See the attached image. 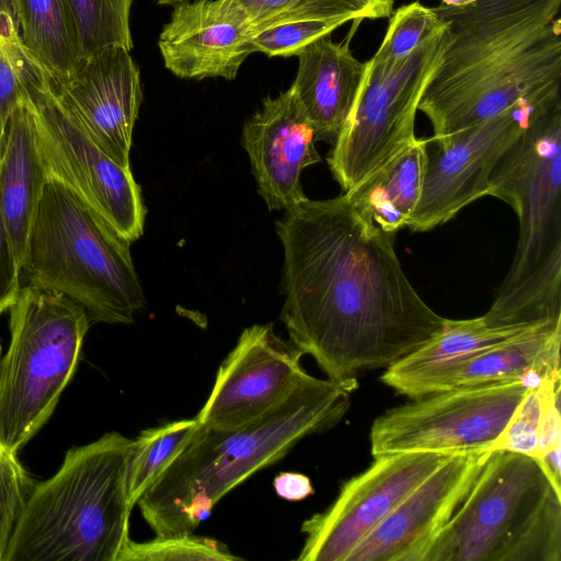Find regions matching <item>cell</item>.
Returning <instances> with one entry per match:
<instances>
[{
  "instance_id": "cell-41",
  "label": "cell",
  "mask_w": 561,
  "mask_h": 561,
  "mask_svg": "<svg viewBox=\"0 0 561 561\" xmlns=\"http://www.w3.org/2000/svg\"><path fill=\"white\" fill-rule=\"evenodd\" d=\"M1 358H2V347H1V343H0V362H1Z\"/></svg>"
},
{
  "instance_id": "cell-12",
  "label": "cell",
  "mask_w": 561,
  "mask_h": 561,
  "mask_svg": "<svg viewBox=\"0 0 561 561\" xmlns=\"http://www.w3.org/2000/svg\"><path fill=\"white\" fill-rule=\"evenodd\" d=\"M449 456L392 454L374 458L345 481L334 502L301 525L297 561H346L352 551Z\"/></svg>"
},
{
  "instance_id": "cell-27",
  "label": "cell",
  "mask_w": 561,
  "mask_h": 561,
  "mask_svg": "<svg viewBox=\"0 0 561 561\" xmlns=\"http://www.w3.org/2000/svg\"><path fill=\"white\" fill-rule=\"evenodd\" d=\"M199 425L196 417L176 420L144 430L134 438L128 469L129 499L133 506L185 448Z\"/></svg>"
},
{
  "instance_id": "cell-5",
  "label": "cell",
  "mask_w": 561,
  "mask_h": 561,
  "mask_svg": "<svg viewBox=\"0 0 561 561\" xmlns=\"http://www.w3.org/2000/svg\"><path fill=\"white\" fill-rule=\"evenodd\" d=\"M129 247V241L47 170L21 276L26 285L80 304L90 323L129 324L146 305Z\"/></svg>"
},
{
  "instance_id": "cell-22",
  "label": "cell",
  "mask_w": 561,
  "mask_h": 561,
  "mask_svg": "<svg viewBox=\"0 0 561 561\" xmlns=\"http://www.w3.org/2000/svg\"><path fill=\"white\" fill-rule=\"evenodd\" d=\"M428 139L415 138L352 190L344 192L354 207L385 232L407 227L420 199Z\"/></svg>"
},
{
  "instance_id": "cell-32",
  "label": "cell",
  "mask_w": 561,
  "mask_h": 561,
  "mask_svg": "<svg viewBox=\"0 0 561 561\" xmlns=\"http://www.w3.org/2000/svg\"><path fill=\"white\" fill-rule=\"evenodd\" d=\"M347 21L337 20H300L276 24L252 36L255 53L268 57L297 56L311 42L331 34Z\"/></svg>"
},
{
  "instance_id": "cell-3",
  "label": "cell",
  "mask_w": 561,
  "mask_h": 561,
  "mask_svg": "<svg viewBox=\"0 0 561 561\" xmlns=\"http://www.w3.org/2000/svg\"><path fill=\"white\" fill-rule=\"evenodd\" d=\"M350 391L307 373L293 391L243 424H202L185 448L139 497L156 536L192 534L232 489L284 458L305 437L334 427L351 407Z\"/></svg>"
},
{
  "instance_id": "cell-9",
  "label": "cell",
  "mask_w": 561,
  "mask_h": 561,
  "mask_svg": "<svg viewBox=\"0 0 561 561\" xmlns=\"http://www.w3.org/2000/svg\"><path fill=\"white\" fill-rule=\"evenodd\" d=\"M488 195L510 204L519 219L517 247L501 294L561 244V96L537 105L493 169Z\"/></svg>"
},
{
  "instance_id": "cell-11",
  "label": "cell",
  "mask_w": 561,
  "mask_h": 561,
  "mask_svg": "<svg viewBox=\"0 0 561 561\" xmlns=\"http://www.w3.org/2000/svg\"><path fill=\"white\" fill-rule=\"evenodd\" d=\"M47 170L129 242L144 233L146 208L130 168L114 162L60 101L55 79L24 88Z\"/></svg>"
},
{
  "instance_id": "cell-40",
  "label": "cell",
  "mask_w": 561,
  "mask_h": 561,
  "mask_svg": "<svg viewBox=\"0 0 561 561\" xmlns=\"http://www.w3.org/2000/svg\"><path fill=\"white\" fill-rule=\"evenodd\" d=\"M156 1H157V3L162 4V5H175L185 0H156Z\"/></svg>"
},
{
  "instance_id": "cell-29",
  "label": "cell",
  "mask_w": 561,
  "mask_h": 561,
  "mask_svg": "<svg viewBox=\"0 0 561 561\" xmlns=\"http://www.w3.org/2000/svg\"><path fill=\"white\" fill-rule=\"evenodd\" d=\"M226 543L192 534L156 536L142 542L130 537L117 561H240Z\"/></svg>"
},
{
  "instance_id": "cell-38",
  "label": "cell",
  "mask_w": 561,
  "mask_h": 561,
  "mask_svg": "<svg viewBox=\"0 0 561 561\" xmlns=\"http://www.w3.org/2000/svg\"><path fill=\"white\" fill-rule=\"evenodd\" d=\"M477 0H442L440 4L444 5H465L471 2H474Z\"/></svg>"
},
{
  "instance_id": "cell-19",
  "label": "cell",
  "mask_w": 561,
  "mask_h": 561,
  "mask_svg": "<svg viewBox=\"0 0 561 561\" xmlns=\"http://www.w3.org/2000/svg\"><path fill=\"white\" fill-rule=\"evenodd\" d=\"M358 22L354 20L344 42L335 43L328 34L297 55L298 70L290 89L313 125L318 140H335L363 83L367 61H359L350 48Z\"/></svg>"
},
{
  "instance_id": "cell-2",
  "label": "cell",
  "mask_w": 561,
  "mask_h": 561,
  "mask_svg": "<svg viewBox=\"0 0 561 561\" xmlns=\"http://www.w3.org/2000/svg\"><path fill=\"white\" fill-rule=\"evenodd\" d=\"M445 23L439 62L419 104L436 139L523 102L561 95V0L432 7Z\"/></svg>"
},
{
  "instance_id": "cell-18",
  "label": "cell",
  "mask_w": 561,
  "mask_h": 561,
  "mask_svg": "<svg viewBox=\"0 0 561 561\" xmlns=\"http://www.w3.org/2000/svg\"><path fill=\"white\" fill-rule=\"evenodd\" d=\"M252 36L248 21L228 0H185L174 5L158 46L176 77L233 80L255 53Z\"/></svg>"
},
{
  "instance_id": "cell-26",
  "label": "cell",
  "mask_w": 561,
  "mask_h": 561,
  "mask_svg": "<svg viewBox=\"0 0 561 561\" xmlns=\"http://www.w3.org/2000/svg\"><path fill=\"white\" fill-rule=\"evenodd\" d=\"M248 21L252 34L300 20H378L390 18L394 0H228Z\"/></svg>"
},
{
  "instance_id": "cell-13",
  "label": "cell",
  "mask_w": 561,
  "mask_h": 561,
  "mask_svg": "<svg viewBox=\"0 0 561 561\" xmlns=\"http://www.w3.org/2000/svg\"><path fill=\"white\" fill-rule=\"evenodd\" d=\"M547 100L523 101L432 141L435 149L428 153L420 199L407 227L419 232L432 230L488 196L489 179L500 158L525 129L537 105Z\"/></svg>"
},
{
  "instance_id": "cell-35",
  "label": "cell",
  "mask_w": 561,
  "mask_h": 561,
  "mask_svg": "<svg viewBox=\"0 0 561 561\" xmlns=\"http://www.w3.org/2000/svg\"><path fill=\"white\" fill-rule=\"evenodd\" d=\"M21 264L0 211V313L10 309L21 290Z\"/></svg>"
},
{
  "instance_id": "cell-20",
  "label": "cell",
  "mask_w": 561,
  "mask_h": 561,
  "mask_svg": "<svg viewBox=\"0 0 561 561\" xmlns=\"http://www.w3.org/2000/svg\"><path fill=\"white\" fill-rule=\"evenodd\" d=\"M561 324L523 332L458 360L424 380L410 399L514 381L540 382L560 370Z\"/></svg>"
},
{
  "instance_id": "cell-25",
  "label": "cell",
  "mask_w": 561,
  "mask_h": 561,
  "mask_svg": "<svg viewBox=\"0 0 561 561\" xmlns=\"http://www.w3.org/2000/svg\"><path fill=\"white\" fill-rule=\"evenodd\" d=\"M23 43L57 81L80 66L76 28L67 0H14Z\"/></svg>"
},
{
  "instance_id": "cell-34",
  "label": "cell",
  "mask_w": 561,
  "mask_h": 561,
  "mask_svg": "<svg viewBox=\"0 0 561 561\" xmlns=\"http://www.w3.org/2000/svg\"><path fill=\"white\" fill-rule=\"evenodd\" d=\"M0 48L11 60L20 80L38 62L23 43L14 0H0Z\"/></svg>"
},
{
  "instance_id": "cell-1",
  "label": "cell",
  "mask_w": 561,
  "mask_h": 561,
  "mask_svg": "<svg viewBox=\"0 0 561 561\" xmlns=\"http://www.w3.org/2000/svg\"><path fill=\"white\" fill-rule=\"evenodd\" d=\"M284 251L279 319L328 379L352 392L357 376L388 368L437 334L446 318L419 295L394 234L345 193L305 198L276 221Z\"/></svg>"
},
{
  "instance_id": "cell-17",
  "label": "cell",
  "mask_w": 561,
  "mask_h": 561,
  "mask_svg": "<svg viewBox=\"0 0 561 561\" xmlns=\"http://www.w3.org/2000/svg\"><path fill=\"white\" fill-rule=\"evenodd\" d=\"M316 130L289 88L266 98L243 125L247 151L257 193L271 210H287L306 198L300 174L321 161Z\"/></svg>"
},
{
  "instance_id": "cell-31",
  "label": "cell",
  "mask_w": 561,
  "mask_h": 561,
  "mask_svg": "<svg viewBox=\"0 0 561 561\" xmlns=\"http://www.w3.org/2000/svg\"><path fill=\"white\" fill-rule=\"evenodd\" d=\"M559 377L560 370L529 387L490 450L504 449L536 457L543 426L547 394L552 382Z\"/></svg>"
},
{
  "instance_id": "cell-15",
  "label": "cell",
  "mask_w": 561,
  "mask_h": 561,
  "mask_svg": "<svg viewBox=\"0 0 561 561\" xmlns=\"http://www.w3.org/2000/svg\"><path fill=\"white\" fill-rule=\"evenodd\" d=\"M490 451L449 456L352 551L346 561H423L468 495Z\"/></svg>"
},
{
  "instance_id": "cell-6",
  "label": "cell",
  "mask_w": 561,
  "mask_h": 561,
  "mask_svg": "<svg viewBox=\"0 0 561 561\" xmlns=\"http://www.w3.org/2000/svg\"><path fill=\"white\" fill-rule=\"evenodd\" d=\"M423 561H561V492L535 458L490 450Z\"/></svg>"
},
{
  "instance_id": "cell-21",
  "label": "cell",
  "mask_w": 561,
  "mask_h": 561,
  "mask_svg": "<svg viewBox=\"0 0 561 561\" xmlns=\"http://www.w3.org/2000/svg\"><path fill=\"white\" fill-rule=\"evenodd\" d=\"M46 179L33 114L24 98L8 118L0 156V211L21 268Z\"/></svg>"
},
{
  "instance_id": "cell-14",
  "label": "cell",
  "mask_w": 561,
  "mask_h": 561,
  "mask_svg": "<svg viewBox=\"0 0 561 561\" xmlns=\"http://www.w3.org/2000/svg\"><path fill=\"white\" fill-rule=\"evenodd\" d=\"M304 355L289 339L275 333L273 323L244 329L220 364L196 419L206 427L227 428L262 415L307 375Z\"/></svg>"
},
{
  "instance_id": "cell-8",
  "label": "cell",
  "mask_w": 561,
  "mask_h": 561,
  "mask_svg": "<svg viewBox=\"0 0 561 561\" xmlns=\"http://www.w3.org/2000/svg\"><path fill=\"white\" fill-rule=\"evenodd\" d=\"M445 28L427 37L405 59L367 61L352 111L327 159L344 192L415 140L416 112L439 62Z\"/></svg>"
},
{
  "instance_id": "cell-23",
  "label": "cell",
  "mask_w": 561,
  "mask_h": 561,
  "mask_svg": "<svg viewBox=\"0 0 561 561\" xmlns=\"http://www.w3.org/2000/svg\"><path fill=\"white\" fill-rule=\"evenodd\" d=\"M523 332L526 331L491 328L482 316L466 320L446 319L437 334L386 368L380 380L397 393L411 398L424 380L443 368Z\"/></svg>"
},
{
  "instance_id": "cell-39",
  "label": "cell",
  "mask_w": 561,
  "mask_h": 561,
  "mask_svg": "<svg viewBox=\"0 0 561 561\" xmlns=\"http://www.w3.org/2000/svg\"><path fill=\"white\" fill-rule=\"evenodd\" d=\"M5 127H7V124L0 115V156H1L2 148H3V144H4Z\"/></svg>"
},
{
  "instance_id": "cell-30",
  "label": "cell",
  "mask_w": 561,
  "mask_h": 561,
  "mask_svg": "<svg viewBox=\"0 0 561 561\" xmlns=\"http://www.w3.org/2000/svg\"><path fill=\"white\" fill-rule=\"evenodd\" d=\"M445 26L432 7L420 1L399 7L392 12L382 43L374 61H399L409 57L427 37Z\"/></svg>"
},
{
  "instance_id": "cell-16",
  "label": "cell",
  "mask_w": 561,
  "mask_h": 561,
  "mask_svg": "<svg viewBox=\"0 0 561 561\" xmlns=\"http://www.w3.org/2000/svg\"><path fill=\"white\" fill-rule=\"evenodd\" d=\"M129 51L119 45L106 46L83 59L67 80H55L60 101L123 168H129L133 129L142 99L140 73Z\"/></svg>"
},
{
  "instance_id": "cell-37",
  "label": "cell",
  "mask_w": 561,
  "mask_h": 561,
  "mask_svg": "<svg viewBox=\"0 0 561 561\" xmlns=\"http://www.w3.org/2000/svg\"><path fill=\"white\" fill-rule=\"evenodd\" d=\"M273 486L276 494L287 501H301L313 493L310 479L298 472H280Z\"/></svg>"
},
{
  "instance_id": "cell-7",
  "label": "cell",
  "mask_w": 561,
  "mask_h": 561,
  "mask_svg": "<svg viewBox=\"0 0 561 561\" xmlns=\"http://www.w3.org/2000/svg\"><path fill=\"white\" fill-rule=\"evenodd\" d=\"M90 324L84 308L64 294L21 288L0 362V443L7 449L18 454L48 421L76 373Z\"/></svg>"
},
{
  "instance_id": "cell-4",
  "label": "cell",
  "mask_w": 561,
  "mask_h": 561,
  "mask_svg": "<svg viewBox=\"0 0 561 561\" xmlns=\"http://www.w3.org/2000/svg\"><path fill=\"white\" fill-rule=\"evenodd\" d=\"M133 444L108 432L70 448L57 472L33 485L2 561H117L134 507Z\"/></svg>"
},
{
  "instance_id": "cell-33",
  "label": "cell",
  "mask_w": 561,
  "mask_h": 561,
  "mask_svg": "<svg viewBox=\"0 0 561 561\" xmlns=\"http://www.w3.org/2000/svg\"><path fill=\"white\" fill-rule=\"evenodd\" d=\"M33 485L16 454L0 443V561Z\"/></svg>"
},
{
  "instance_id": "cell-28",
  "label": "cell",
  "mask_w": 561,
  "mask_h": 561,
  "mask_svg": "<svg viewBox=\"0 0 561 561\" xmlns=\"http://www.w3.org/2000/svg\"><path fill=\"white\" fill-rule=\"evenodd\" d=\"M81 61L112 45L133 48L129 14L133 0H67Z\"/></svg>"
},
{
  "instance_id": "cell-10",
  "label": "cell",
  "mask_w": 561,
  "mask_h": 561,
  "mask_svg": "<svg viewBox=\"0 0 561 561\" xmlns=\"http://www.w3.org/2000/svg\"><path fill=\"white\" fill-rule=\"evenodd\" d=\"M535 385L514 381L411 399L374 421L370 453L376 458L407 453L454 456L490 451L529 387Z\"/></svg>"
},
{
  "instance_id": "cell-24",
  "label": "cell",
  "mask_w": 561,
  "mask_h": 561,
  "mask_svg": "<svg viewBox=\"0 0 561 561\" xmlns=\"http://www.w3.org/2000/svg\"><path fill=\"white\" fill-rule=\"evenodd\" d=\"M482 317L491 328L519 331L561 324V244L530 274L497 294Z\"/></svg>"
},
{
  "instance_id": "cell-36",
  "label": "cell",
  "mask_w": 561,
  "mask_h": 561,
  "mask_svg": "<svg viewBox=\"0 0 561 561\" xmlns=\"http://www.w3.org/2000/svg\"><path fill=\"white\" fill-rule=\"evenodd\" d=\"M24 98L25 91L18 71L0 48V115L5 124L13 108Z\"/></svg>"
}]
</instances>
